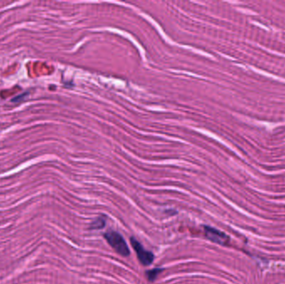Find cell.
Returning a JSON list of instances; mask_svg holds the SVG:
<instances>
[{"label": "cell", "instance_id": "obj_1", "mask_svg": "<svg viewBox=\"0 0 285 284\" xmlns=\"http://www.w3.org/2000/svg\"><path fill=\"white\" fill-rule=\"evenodd\" d=\"M104 236H105V238L108 242V244L120 255L123 256V257H128L130 255V251L128 248V244L120 232L109 231V232H105Z\"/></svg>", "mask_w": 285, "mask_h": 284}, {"label": "cell", "instance_id": "obj_2", "mask_svg": "<svg viewBox=\"0 0 285 284\" xmlns=\"http://www.w3.org/2000/svg\"><path fill=\"white\" fill-rule=\"evenodd\" d=\"M130 242H131L132 247L134 248V251L137 254L138 259L140 262V264L143 266L150 265L154 260V255L153 254V252L147 251L136 238L132 237L130 238Z\"/></svg>", "mask_w": 285, "mask_h": 284}, {"label": "cell", "instance_id": "obj_3", "mask_svg": "<svg viewBox=\"0 0 285 284\" xmlns=\"http://www.w3.org/2000/svg\"><path fill=\"white\" fill-rule=\"evenodd\" d=\"M204 233L208 239L215 244L220 245H226L230 241V238L224 232H221L218 229H214L212 227L204 226Z\"/></svg>", "mask_w": 285, "mask_h": 284}, {"label": "cell", "instance_id": "obj_4", "mask_svg": "<svg viewBox=\"0 0 285 284\" xmlns=\"http://www.w3.org/2000/svg\"><path fill=\"white\" fill-rule=\"evenodd\" d=\"M105 220H106V217H99L96 218L95 220L93 221L92 224H91V229H101L103 228H105Z\"/></svg>", "mask_w": 285, "mask_h": 284}, {"label": "cell", "instance_id": "obj_5", "mask_svg": "<svg viewBox=\"0 0 285 284\" xmlns=\"http://www.w3.org/2000/svg\"><path fill=\"white\" fill-rule=\"evenodd\" d=\"M161 272H163V269H162V268H154V269L148 271V272L146 273V275H147L148 281L154 282L155 279H157L158 275H159Z\"/></svg>", "mask_w": 285, "mask_h": 284}]
</instances>
